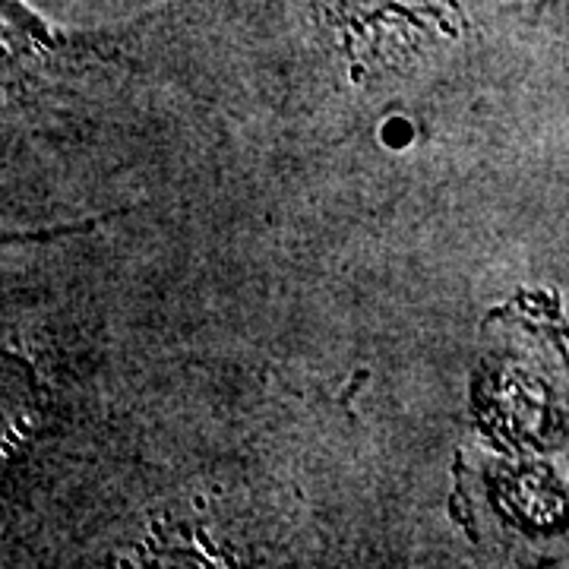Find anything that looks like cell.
Here are the masks:
<instances>
[{"instance_id":"1","label":"cell","mask_w":569,"mask_h":569,"mask_svg":"<svg viewBox=\"0 0 569 569\" xmlns=\"http://www.w3.org/2000/svg\"><path fill=\"white\" fill-rule=\"evenodd\" d=\"M346 48L392 39H456L471 26V0H313Z\"/></svg>"}]
</instances>
